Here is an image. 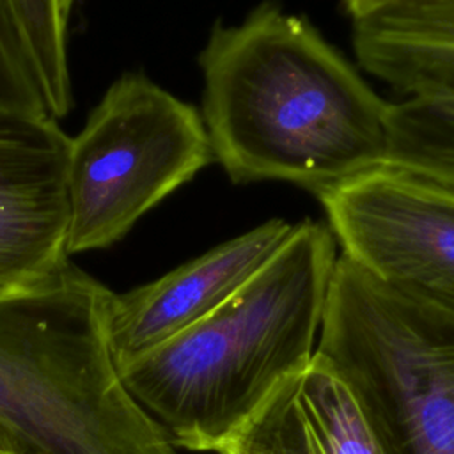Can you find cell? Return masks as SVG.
Returning <instances> with one entry per match:
<instances>
[{"label":"cell","mask_w":454,"mask_h":454,"mask_svg":"<svg viewBox=\"0 0 454 454\" xmlns=\"http://www.w3.org/2000/svg\"><path fill=\"white\" fill-rule=\"evenodd\" d=\"M199 66L211 154L234 183L317 197L387 163L390 101L307 20L262 4L218 23Z\"/></svg>","instance_id":"cell-1"},{"label":"cell","mask_w":454,"mask_h":454,"mask_svg":"<svg viewBox=\"0 0 454 454\" xmlns=\"http://www.w3.org/2000/svg\"><path fill=\"white\" fill-rule=\"evenodd\" d=\"M337 243L301 220L284 247L211 314L119 369L172 445L218 450L314 356Z\"/></svg>","instance_id":"cell-2"},{"label":"cell","mask_w":454,"mask_h":454,"mask_svg":"<svg viewBox=\"0 0 454 454\" xmlns=\"http://www.w3.org/2000/svg\"><path fill=\"white\" fill-rule=\"evenodd\" d=\"M112 294L69 262L50 280L0 298V447L25 454H177L115 369Z\"/></svg>","instance_id":"cell-3"},{"label":"cell","mask_w":454,"mask_h":454,"mask_svg":"<svg viewBox=\"0 0 454 454\" xmlns=\"http://www.w3.org/2000/svg\"><path fill=\"white\" fill-rule=\"evenodd\" d=\"M316 353L353 387L387 454H454V316L339 255Z\"/></svg>","instance_id":"cell-4"},{"label":"cell","mask_w":454,"mask_h":454,"mask_svg":"<svg viewBox=\"0 0 454 454\" xmlns=\"http://www.w3.org/2000/svg\"><path fill=\"white\" fill-rule=\"evenodd\" d=\"M213 160L200 112L121 74L67 145V254L108 248Z\"/></svg>","instance_id":"cell-5"},{"label":"cell","mask_w":454,"mask_h":454,"mask_svg":"<svg viewBox=\"0 0 454 454\" xmlns=\"http://www.w3.org/2000/svg\"><path fill=\"white\" fill-rule=\"evenodd\" d=\"M349 259L388 289L454 316V188L385 163L317 195Z\"/></svg>","instance_id":"cell-6"},{"label":"cell","mask_w":454,"mask_h":454,"mask_svg":"<svg viewBox=\"0 0 454 454\" xmlns=\"http://www.w3.org/2000/svg\"><path fill=\"white\" fill-rule=\"evenodd\" d=\"M67 145L53 117L0 119V298L69 262Z\"/></svg>","instance_id":"cell-7"},{"label":"cell","mask_w":454,"mask_h":454,"mask_svg":"<svg viewBox=\"0 0 454 454\" xmlns=\"http://www.w3.org/2000/svg\"><path fill=\"white\" fill-rule=\"evenodd\" d=\"M293 231L294 223L271 218L153 282L114 293L108 342L117 372L227 301L284 247Z\"/></svg>","instance_id":"cell-8"},{"label":"cell","mask_w":454,"mask_h":454,"mask_svg":"<svg viewBox=\"0 0 454 454\" xmlns=\"http://www.w3.org/2000/svg\"><path fill=\"white\" fill-rule=\"evenodd\" d=\"M218 454H387L353 387L319 353L287 376Z\"/></svg>","instance_id":"cell-9"},{"label":"cell","mask_w":454,"mask_h":454,"mask_svg":"<svg viewBox=\"0 0 454 454\" xmlns=\"http://www.w3.org/2000/svg\"><path fill=\"white\" fill-rule=\"evenodd\" d=\"M353 48L403 96L454 94V0H413L353 21Z\"/></svg>","instance_id":"cell-10"},{"label":"cell","mask_w":454,"mask_h":454,"mask_svg":"<svg viewBox=\"0 0 454 454\" xmlns=\"http://www.w3.org/2000/svg\"><path fill=\"white\" fill-rule=\"evenodd\" d=\"M71 11L67 0H0V12L57 121L73 108L67 57Z\"/></svg>","instance_id":"cell-11"},{"label":"cell","mask_w":454,"mask_h":454,"mask_svg":"<svg viewBox=\"0 0 454 454\" xmlns=\"http://www.w3.org/2000/svg\"><path fill=\"white\" fill-rule=\"evenodd\" d=\"M387 163L454 188V94L390 101Z\"/></svg>","instance_id":"cell-12"},{"label":"cell","mask_w":454,"mask_h":454,"mask_svg":"<svg viewBox=\"0 0 454 454\" xmlns=\"http://www.w3.org/2000/svg\"><path fill=\"white\" fill-rule=\"evenodd\" d=\"M51 117L41 89L0 12V119Z\"/></svg>","instance_id":"cell-13"},{"label":"cell","mask_w":454,"mask_h":454,"mask_svg":"<svg viewBox=\"0 0 454 454\" xmlns=\"http://www.w3.org/2000/svg\"><path fill=\"white\" fill-rule=\"evenodd\" d=\"M408 2H413V0H342L344 9L351 16L353 21H360V20L376 16L380 12H385L388 9L399 7Z\"/></svg>","instance_id":"cell-14"},{"label":"cell","mask_w":454,"mask_h":454,"mask_svg":"<svg viewBox=\"0 0 454 454\" xmlns=\"http://www.w3.org/2000/svg\"><path fill=\"white\" fill-rule=\"evenodd\" d=\"M0 454H25V452H16V450H9V449L0 447Z\"/></svg>","instance_id":"cell-15"},{"label":"cell","mask_w":454,"mask_h":454,"mask_svg":"<svg viewBox=\"0 0 454 454\" xmlns=\"http://www.w3.org/2000/svg\"><path fill=\"white\" fill-rule=\"evenodd\" d=\"M67 2H69V4H71V5H74V0H67Z\"/></svg>","instance_id":"cell-16"}]
</instances>
